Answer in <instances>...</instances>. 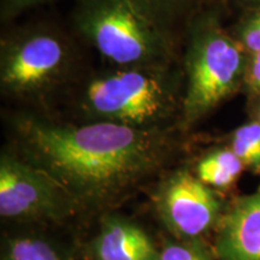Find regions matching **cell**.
Masks as SVG:
<instances>
[{
	"label": "cell",
	"mask_w": 260,
	"mask_h": 260,
	"mask_svg": "<svg viewBox=\"0 0 260 260\" xmlns=\"http://www.w3.org/2000/svg\"><path fill=\"white\" fill-rule=\"evenodd\" d=\"M15 153L45 171L77 210H102L128 198L170 164L180 144L172 129H135L110 122H58L14 113Z\"/></svg>",
	"instance_id": "obj_1"
},
{
	"label": "cell",
	"mask_w": 260,
	"mask_h": 260,
	"mask_svg": "<svg viewBox=\"0 0 260 260\" xmlns=\"http://www.w3.org/2000/svg\"><path fill=\"white\" fill-rule=\"evenodd\" d=\"M184 77L182 64L164 68H113L80 84L77 109L86 122H110L135 129L180 125Z\"/></svg>",
	"instance_id": "obj_2"
},
{
	"label": "cell",
	"mask_w": 260,
	"mask_h": 260,
	"mask_svg": "<svg viewBox=\"0 0 260 260\" xmlns=\"http://www.w3.org/2000/svg\"><path fill=\"white\" fill-rule=\"evenodd\" d=\"M182 56L184 77L180 126H193L217 107L243 92L248 53L224 27L214 4L189 22Z\"/></svg>",
	"instance_id": "obj_3"
},
{
	"label": "cell",
	"mask_w": 260,
	"mask_h": 260,
	"mask_svg": "<svg viewBox=\"0 0 260 260\" xmlns=\"http://www.w3.org/2000/svg\"><path fill=\"white\" fill-rule=\"evenodd\" d=\"M74 24L116 68L180 64L176 35L159 24L139 0H77Z\"/></svg>",
	"instance_id": "obj_4"
},
{
	"label": "cell",
	"mask_w": 260,
	"mask_h": 260,
	"mask_svg": "<svg viewBox=\"0 0 260 260\" xmlns=\"http://www.w3.org/2000/svg\"><path fill=\"white\" fill-rule=\"evenodd\" d=\"M79 57L73 41L58 29L35 25L3 37L0 88L21 99L44 98L76 76Z\"/></svg>",
	"instance_id": "obj_5"
},
{
	"label": "cell",
	"mask_w": 260,
	"mask_h": 260,
	"mask_svg": "<svg viewBox=\"0 0 260 260\" xmlns=\"http://www.w3.org/2000/svg\"><path fill=\"white\" fill-rule=\"evenodd\" d=\"M77 211L70 195L50 175L15 152L0 159V214L15 220L60 222Z\"/></svg>",
	"instance_id": "obj_6"
},
{
	"label": "cell",
	"mask_w": 260,
	"mask_h": 260,
	"mask_svg": "<svg viewBox=\"0 0 260 260\" xmlns=\"http://www.w3.org/2000/svg\"><path fill=\"white\" fill-rule=\"evenodd\" d=\"M228 204L222 193L187 170L165 177L154 195L159 218L181 240H200L216 232Z\"/></svg>",
	"instance_id": "obj_7"
},
{
	"label": "cell",
	"mask_w": 260,
	"mask_h": 260,
	"mask_svg": "<svg viewBox=\"0 0 260 260\" xmlns=\"http://www.w3.org/2000/svg\"><path fill=\"white\" fill-rule=\"evenodd\" d=\"M213 234L217 260H260V186L229 200Z\"/></svg>",
	"instance_id": "obj_8"
},
{
	"label": "cell",
	"mask_w": 260,
	"mask_h": 260,
	"mask_svg": "<svg viewBox=\"0 0 260 260\" xmlns=\"http://www.w3.org/2000/svg\"><path fill=\"white\" fill-rule=\"evenodd\" d=\"M90 254L93 260H159L160 251L138 224L110 216L90 243Z\"/></svg>",
	"instance_id": "obj_9"
},
{
	"label": "cell",
	"mask_w": 260,
	"mask_h": 260,
	"mask_svg": "<svg viewBox=\"0 0 260 260\" xmlns=\"http://www.w3.org/2000/svg\"><path fill=\"white\" fill-rule=\"evenodd\" d=\"M243 170L245 167L232 149L218 144L201 155L194 174L206 186L223 194L236 186Z\"/></svg>",
	"instance_id": "obj_10"
},
{
	"label": "cell",
	"mask_w": 260,
	"mask_h": 260,
	"mask_svg": "<svg viewBox=\"0 0 260 260\" xmlns=\"http://www.w3.org/2000/svg\"><path fill=\"white\" fill-rule=\"evenodd\" d=\"M139 2L159 24L175 35L177 29H186L195 16L216 4L214 0H139Z\"/></svg>",
	"instance_id": "obj_11"
},
{
	"label": "cell",
	"mask_w": 260,
	"mask_h": 260,
	"mask_svg": "<svg viewBox=\"0 0 260 260\" xmlns=\"http://www.w3.org/2000/svg\"><path fill=\"white\" fill-rule=\"evenodd\" d=\"M2 260H71L46 237L21 234L5 240Z\"/></svg>",
	"instance_id": "obj_12"
},
{
	"label": "cell",
	"mask_w": 260,
	"mask_h": 260,
	"mask_svg": "<svg viewBox=\"0 0 260 260\" xmlns=\"http://www.w3.org/2000/svg\"><path fill=\"white\" fill-rule=\"evenodd\" d=\"M219 144H223L235 153L246 170L260 176V124L249 119L224 135Z\"/></svg>",
	"instance_id": "obj_13"
},
{
	"label": "cell",
	"mask_w": 260,
	"mask_h": 260,
	"mask_svg": "<svg viewBox=\"0 0 260 260\" xmlns=\"http://www.w3.org/2000/svg\"><path fill=\"white\" fill-rule=\"evenodd\" d=\"M159 260H217L212 247L200 240L167 241L160 249Z\"/></svg>",
	"instance_id": "obj_14"
},
{
	"label": "cell",
	"mask_w": 260,
	"mask_h": 260,
	"mask_svg": "<svg viewBox=\"0 0 260 260\" xmlns=\"http://www.w3.org/2000/svg\"><path fill=\"white\" fill-rule=\"evenodd\" d=\"M230 31L247 53L260 52V9L243 12Z\"/></svg>",
	"instance_id": "obj_15"
},
{
	"label": "cell",
	"mask_w": 260,
	"mask_h": 260,
	"mask_svg": "<svg viewBox=\"0 0 260 260\" xmlns=\"http://www.w3.org/2000/svg\"><path fill=\"white\" fill-rule=\"evenodd\" d=\"M243 93H246L247 96L260 94V52L248 53L243 81Z\"/></svg>",
	"instance_id": "obj_16"
},
{
	"label": "cell",
	"mask_w": 260,
	"mask_h": 260,
	"mask_svg": "<svg viewBox=\"0 0 260 260\" xmlns=\"http://www.w3.org/2000/svg\"><path fill=\"white\" fill-rule=\"evenodd\" d=\"M46 2H50V0H2V5H0L2 19L3 21H10V19L17 17L18 15L27 11L32 6H37Z\"/></svg>",
	"instance_id": "obj_17"
},
{
	"label": "cell",
	"mask_w": 260,
	"mask_h": 260,
	"mask_svg": "<svg viewBox=\"0 0 260 260\" xmlns=\"http://www.w3.org/2000/svg\"><path fill=\"white\" fill-rule=\"evenodd\" d=\"M247 112L249 119L260 124V94L247 96Z\"/></svg>",
	"instance_id": "obj_18"
},
{
	"label": "cell",
	"mask_w": 260,
	"mask_h": 260,
	"mask_svg": "<svg viewBox=\"0 0 260 260\" xmlns=\"http://www.w3.org/2000/svg\"><path fill=\"white\" fill-rule=\"evenodd\" d=\"M236 3L241 5L245 11L260 9V0H236Z\"/></svg>",
	"instance_id": "obj_19"
}]
</instances>
